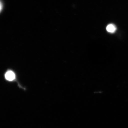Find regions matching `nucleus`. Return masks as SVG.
<instances>
[{"label": "nucleus", "instance_id": "nucleus-1", "mask_svg": "<svg viewBox=\"0 0 128 128\" xmlns=\"http://www.w3.org/2000/svg\"><path fill=\"white\" fill-rule=\"evenodd\" d=\"M5 78L6 80L9 81H12L15 80L16 78V75L12 71H8L6 72L5 74Z\"/></svg>", "mask_w": 128, "mask_h": 128}, {"label": "nucleus", "instance_id": "nucleus-2", "mask_svg": "<svg viewBox=\"0 0 128 128\" xmlns=\"http://www.w3.org/2000/svg\"><path fill=\"white\" fill-rule=\"evenodd\" d=\"M106 30L110 33H114L116 31V28L115 25L111 24L107 26L106 28Z\"/></svg>", "mask_w": 128, "mask_h": 128}, {"label": "nucleus", "instance_id": "nucleus-3", "mask_svg": "<svg viewBox=\"0 0 128 128\" xmlns=\"http://www.w3.org/2000/svg\"><path fill=\"white\" fill-rule=\"evenodd\" d=\"M2 4H1V2L0 1V12H1V10H2Z\"/></svg>", "mask_w": 128, "mask_h": 128}]
</instances>
